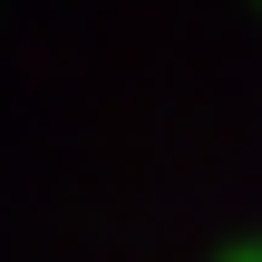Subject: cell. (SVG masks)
I'll return each mask as SVG.
<instances>
[]
</instances>
